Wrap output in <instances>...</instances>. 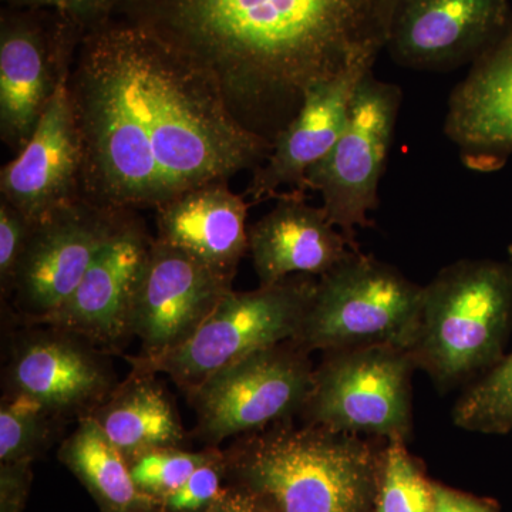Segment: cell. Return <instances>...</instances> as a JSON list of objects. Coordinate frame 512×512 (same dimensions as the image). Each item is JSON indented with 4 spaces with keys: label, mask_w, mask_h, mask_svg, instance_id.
I'll return each instance as SVG.
<instances>
[{
    "label": "cell",
    "mask_w": 512,
    "mask_h": 512,
    "mask_svg": "<svg viewBox=\"0 0 512 512\" xmlns=\"http://www.w3.org/2000/svg\"><path fill=\"white\" fill-rule=\"evenodd\" d=\"M69 90L82 197L97 207L157 210L192 188L254 171L272 150L238 120L207 70L128 20L86 30Z\"/></svg>",
    "instance_id": "cell-1"
},
{
    "label": "cell",
    "mask_w": 512,
    "mask_h": 512,
    "mask_svg": "<svg viewBox=\"0 0 512 512\" xmlns=\"http://www.w3.org/2000/svg\"><path fill=\"white\" fill-rule=\"evenodd\" d=\"M399 0H121L217 80L249 130L274 143L312 87L373 69Z\"/></svg>",
    "instance_id": "cell-2"
},
{
    "label": "cell",
    "mask_w": 512,
    "mask_h": 512,
    "mask_svg": "<svg viewBox=\"0 0 512 512\" xmlns=\"http://www.w3.org/2000/svg\"><path fill=\"white\" fill-rule=\"evenodd\" d=\"M384 446L282 421L238 437L224 451L225 473L271 512H372Z\"/></svg>",
    "instance_id": "cell-3"
},
{
    "label": "cell",
    "mask_w": 512,
    "mask_h": 512,
    "mask_svg": "<svg viewBox=\"0 0 512 512\" xmlns=\"http://www.w3.org/2000/svg\"><path fill=\"white\" fill-rule=\"evenodd\" d=\"M512 325V262L461 259L424 286L414 365L441 390L503 359Z\"/></svg>",
    "instance_id": "cell-4"
},
{
    "label": "cell",
    "mask_w": 512,
    "mask_h": 512,
    "mask_svg": "<svg viewBox=\"0 0 512 512\" xmlns=\"http://www.w3.org/2000/svg\"><path fill=\"white\" fill-rule=\"evenodd\" d=\"M424 286L394 266L357 249L316 282L293 342L320 352L393 346L412 349Z\"/></svg>",
    "instance_id": "cell-5"
},
{
    "label": "cell",
    "mask_w": 512,
    "mask_h": 512,
    "mask_svg": "<svg viewBox=\"0 0 512 512\" xmlns=\"http://www.w3.org/2000/svg\"><path fill=\"white\" fill-rule=\"evenodd\" d=\"M316 282L313 276L296 275L254 291H231L180 348L154 359L128 357V362L164 373L188 396L218 370L295 338Z\"/></svg>",
    "instance_id": "cell-6"
},
{
    "label": "cell",
    "mask_w": 512,
    "mask_h": 512,
    "mask_svg": "<svg viewBox=\"0 0 512 512\" xmlns=\"http://www.w3.org/2000/svg\"><path fill=\"white\" fill-rule=\"evenodd\" d=\"M409 350L366 346L323 353L299 417L303 424L377 439H409L413 429Z\"/></svg>",
    "instance_id": "cell-7"
},
{
    "label": "cell",
    "mask_w": 512,
    "mask_h": 512,
    "mask_svg": "<svg viewBox=\"0 0 512 512\" xmlns=\"http://www.w3.org/2000/svg\"><path fill=\"white\" fill-rule=\"evenodd\" d=\"M309 352L293 340L242 357L208 377L188 394L197 426L210 444L255 433L301 414L311 392Z\"/></svg>",
    "instance_id": "cell-8"
},
{
    "label": "cell",
    "mask_w": 512,
    "mask_h": 512,
    "mask_svg": "<svg viewBox=\"0 0 512 512\" xmlns=\"http://www.w3.org/2000/svg\"><path fill=\"white\" fill-rule=\"evenodd\" d=\"M403 93L369 72L357 84L345 130L328 156L306 173L305 190L319 192L329 220L355 242L356 228L372 225Z\"/></svg>",
    "instance_id": "cell-9"
},
{
    "label": "cell",
    "mask_w": 512,
    "mask_h": 512,
    "mask_svg": "<svg viewBox=\"0 0 512 512\" xmlns=\"http://www.w3.org/2000/svg\"><path fill=\"white\" fill-rule=\"evenodd\" d=\"M86 29L55 10L12 8L0 15V134L16 154L28 144Z\"/></svg>",
    "instance_id": "cell-10"
},
{
    "label": "cell",
    "mask_w": 512,
    "mask_h": 512,
    "mask_svg": "<svg viewBox=\"0 0 512 512\" xmlns=\"http://www.w3.org/2000/svg\"><path fill=\"white\" fill-rule=\"evenodd\" d=\"M127 212L82 197L33 222L10 289L26 323L43 325L69 301Z\"/></svg>",
    "instance_id": "cell-11"
},
{
    "label": "cell",
    "mask_w": 512,
    "mask_h": 512,
    "mask_svg": "<svg viewBox=\"0 0 512 512\" xmlns=\"http://www.w3.org/2000/svg\"><path fill=\"white\" fill-rule=\"evenodd\" d=\"M33 326L10 346L3 394L32 397L63 420L89 416L119 384L109 352L69 330Z\"/></svg>",
    "instance_id": "cell-12"
},
{
    "label": "cell",
    "mask_w": 512,
    "mask_h": 512,
    "mask_svg": "<svg viewBox=\"0 0 512 512\" xmlns=\"http://www.w3.org/2000/svg\"><path fill=\"white\" fill-rule=\"evenodd\" d=\"M234 278L154 238L131 315V335L141 342L138 357L154 359L184 345L234 291Z\"/></svg>",
    "instance_id": "cell-13"
},
{
    "label": "cell",
    "mask_w": 512,
    "mask_h": 512,
    "mask_svg": "<svg viewBox=\"0 0 512 512\" xmlns=\"http://www.w3.org/2000/svg\"><path fill=\"white\" fill-rule=\"evenodd\" d=\"M511 23L510 0H399L386 50L400 66L450 72L476 62Z\"/></svg>",
    "instance_id": "cell-14"
},
{
    "label": "cell",
    "mask_w": 512,
    "mask_h": 512,
    "mask_svg": "<svg viewBox=\"0 0 512 512\" xmlns=\"http://www.w3.org/2000/svg\"><path fill=\"white\" fill-rule=\"evenodd\" d=\"M134 211L127 212L82 282L46 323L82 335L106 352H119L131 338L138 284L154 238Z\"/></svg>",
    "instance_id": "cell-15"
},
{
    "label": "cell",
    "mask_w": 512,
    "mask_h": 512,
    "mask_svg": "<svg viewBox=\"0 0 512 512\" xmlns=\"http://www.w3.org/2000/svg\"><path fill=\"white\" fill-rule=\"evenodd\" d=\"M69 76L57 86L28 144L0 171L2 201L30 222L43 220L82 198V141Z\"/></svg>",
    "instance_id": "cell-16"
},
{
    "label": "cell",
    "mask_w": 512,
    "mask_h": 512,
    "mask_svg": "<svg viewBox=\"0 0 512 512\" xmlns=\"http://www.w3.org/2000/svg\"><path fill=\"white\" fill-rule=\"evenodd\" d=\"M444 134L477 173L501 170L512 156V23L471 63L448 99Z\"/></svg>",
    "instance_id": "cell-17"
},
{
    "label": "cell",
    "mask_w": 512,
    "mask_h": 512,
    "mask_svg": "<svg viewBox=\"0 0 512 512\" xmlns=\"http://www.w3.org/2000/svg\"><path fill=\"white\" fill-rule=\"evenodd\" d=\"M248 239L259 285L296 275L320 278L359 249L298 190L281 192L274 208L248 228Z\"/></svg>",
    "instance_id": "cell-18"
},
{
    "label": "cell",
    "mask_w": 512,
    "mask_h": 512,
    "mask_svg": "<svg viewBox=\"0 0 512 512\" xmlns=\"http://www.w3.org/2000/svg\"><path fill=\"white\" fill-rule=\"evenodd\" d=\"M372 70H353L306 93L295 119L276 136L271 153L252 173L245 194L254 204L278 197L285 187L306 192V173L338 143L357 84Z\"/></svg>",
    "instance_id": "cell-19"
},
{
    "label": "cell",
    "mask_w": 512,
    "mask_h": 512,
    "mask_svg": "<svg viewBox=\"0 0 512 512\" xmlns=\"http://www.w3.org/2000/svg\"><path fill=\"white\" fill-rule=\"evenodd\" d=\"M247 217L244 197L214 181L158 207L156 239L235 275L249 248Z\"/></svg>",
    "instance_id": "cell-20"
},
{
    "label": "cell",
    "mask_w": 512,
    "mask_h": 512,
    "mask_svg": "<svg viewBox=\"0 0 512 512\" xmlns=\"http://www.w3.org/2000/svg\"><path fill=\"white\" fill-rule=\"evenodd\" d=\"M157 373L133 367L92 416L127 461L164 447H183L185 433L170 394Z\"/></svg>",
    "instance_id": "cell-21"
},
{
    "label": "cell",
    "mask_w": 512,
    "mask_h": 512,
    "mask_svg": "<svg viewBox=\"0 0 512 512\" xmlns=\"http://www.w3.org/2000/svg\"><path fill=\"white\" fill-rule=\"evenodd\" d=\"M59 457L109 512H144L158 505L138 490L126 457L92 416L77 420Z\"/></svg>",
    "instance_id": "cell-22"
},
{
    "label": "cell",
    "mask_w": 512,
    "mask_h": 512,
    "mask_svg": "<svg viewBox=\"0 0 512 512\" xmlns=\"http://www.w3.org/2000/svg\"><path fill=\"white\" fill-rule=\"evenodd\" d=\"M508 259L512 262V245ZM453 423L474 433H512V353L460 397L453 409Z\"/></svg>",
    "instance_id": "cell-23"
},
{
    "label": "cell",
    "mask_w": 512,
    "mask_h": 512,
    "mask_svg": "<svg viewBox=\"0 0 512 512\" xmlns=\"http://www.w3.org/2000/svg\"><path fill=\"white\" fill-rule=\"evenodd\" d=\"M62 421L32 397L3 394L0 404V460L2 463L32 461L53 443Z\"/></svg>",
    "instance_id": "cell-24"
},
{
    "label": "cell",
    "mask_w": 512,
    "mask_h": 512,
    "mask_svg": "<svg viewBox=\"0 0 512 512\" xmlns=\"http://www.w3.org/2000/svg\"><path fill=\"white\" fill-rule=\"evenodd\" d=\"M375 512H434V484L421 473L406 441H386Z\"/></svg>",
    "instance_id": "cell-25"
},
{
    "label": "cell",
    "mask_w": 512,
    "mask_h": 512,
    "mask_svg": "<svg viewBox=\"0 0 512 512\" xmlns=\"http://www.w3.org/2000/svg\"><path fill=\"white\" fill-rule=\"evenodd\" d=\"M215 448L208 447L198 453L183 447L156 448L127 463L138 490L158 504L181 487L198 467L207 463Z\"/></svg>",
    "instance_id": "cell-26"
},
{
    "label": "cell",
    "mask_w": 512,
    "mask_h": 512,
    "mask_svg": "<svg viewBox=\"0 0 512 512\" xmlns=\"http://www.w3.org/2000/svg\"><path fill=\"white\" fill-rule=\"evenodd\" d=\"M225 474L224 451L217 447L207 463L198 467L181 487L158 505L165 512H205L220 497Z\"/></svg>",
    "instance_id": "cell-27"
},
{
    "label": "cell",
    "mask_w": 512,
    "mask_h": 512,
    "mask_svg": "<svg viewBox=\"0 0 512 512\" xmlns=\"http://www.w3.org/2000/svg\"><path fill=\"white\" fill-rule=\"evenodd\" d=\"M33 222L6 201L0 202V285L3 295H9L25 251Z\"/></svg>",
    "instance_id": "cell-28"
},
{
    "label": "cell",
    "mask_w": 512,
    "mask_h": 512,
    "mask_svg": "<svg viewBox=\"0 0 512 512\" xmlns=\"http://www.w3.org/2000/svg\"><path fill=\"white\" fill-rule=\"evenodd\" d=\"M12 8L55 10L89 30L113 18L121 0H3Z\"/></svg>",
    "instance_id": "cell-29"
},
{
    "label": "cell",
    "mask_w": 512,
    "mask_h": 512,
    "mask_svg": "<svg viewBox=\"0 0 512 512\" xmlns=\"http://www.w3.org/2000/svg\"><path fill=\"white\" fill-rule=\"evenodd\" d=\"M30 461L2 463V512H20L30 480Z\"/></svg>",
    "instance_id": "cell-30"
},
{
    "label": "cell",
    "mask_w": 512,
    "mask_h": 512,
    "mask_svg": "<svg viewBox=\"0 0 512 512\" xmlns=\"http://www.w3.org/2000/svg\"><path fill=\"white\" fill-rule=\"evenodd\" d=\"M434 512H498L493 501L434 484Z\"/></svg>",
    "instance_id": "cell-31"
},
{
    "label": "cell",
    "mask_w": 512,
    "mask_h": 512,
    "mask_svg": "<svg viewBox=\"0 0 512 512\" xmlns=\"http://www.w3.org/2000/svg\"><path fill=\"white\" fill-rule=\"evenodd\" d=\"M205 512H271L258 498L242 488L222 490L220 497Z\"/></svg>",
    "instance_id": "cell-32"
}]
</instances>
